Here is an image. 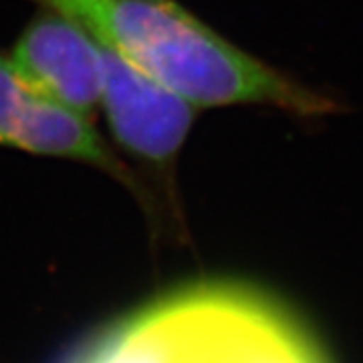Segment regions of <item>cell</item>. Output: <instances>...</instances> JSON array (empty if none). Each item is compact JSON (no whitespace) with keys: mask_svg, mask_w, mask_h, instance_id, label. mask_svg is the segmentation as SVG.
<instances>
[{"mask_svg":"<svg viewBox=\"0 0 363 363\" xmlns=\"http://www.w3.org/2000/svg\"><path fill=\"white\" fill-rule=\"evenodd\" d=\"M89 28L168 89L198 107L269 105L297 117L335 113V99L286 77L224 39L180 0H28Z\"/></svg>","mask_w":363,"mask_h":363,"instance_id":"obj_1","label":"cell"},{"mask_svg":"<svg viewBox=\"0 0 363 363\" xmlns=\"http://www.w3.org/2000/svg\"><path fill=\"white\" fill-rule=\"evenodd\" d=\"M63 363H329L281 301L236 281H196L147 301Z\"/></svg>","mask_w":363,"mask_h":363,"instance_id":"obj_2","label":"cell"},{"mask_svg":"<svg viewBox=\"0 0 363 363\" xmlns=\"http://www.w3.org/2000/svg\"><path fill=\"white\" fill-rule=\"evenodd\" d=\"M99 111L113 138V147L131 157L133 168L147 174L157 200L176 212V169L198 107L105 47Z\"/></svg>","mask_w":363,"mask_h":363,"instance_id":"obj_3","label":"cell"},{"mask_svg":"<svg viewBox=\"0 0 363 363\" xmlns=\"http://www.w3.org/2000/svg\"><path fill=\"white\" fill-rule=\"evenodd\" d=\"M0 147L85 164L123 186L145 212L154 214L160 206L147 182L105 142L91 117L35 89L6 55H0Z\"/></svg>","mask_w":363,"mask_h":363,"instance_id":"obj_4","label":"cell"},{"mask_svg":"<svg viewBox=\"0 0 363 363\" xmlns=\"http://www.w3.org/2000/svg\"><path fill=\"white\" fill-rule=\"evenodd\" d=\"M9 59L43 95L93 117L101 104L105 45L75 18L39 9L14 40Z\"/></svg>","mask_w":363,"mask_h":363,"instance_id":"obj_5","label":"cell"}]
</instances>
